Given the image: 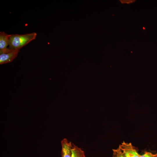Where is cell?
Wrapping results in <instances>:
<instances>
[{"label": "cell", "mask_w": 157, "mask_h": 157, "mask_svg": "<svg viewBox=\"0 0 157 157\" xmlns=\"http://www.w3.org/2000/svg\"><path fill=\"white\" fill-rule=\"evenodd\" d=\"M37 33L33 32L23 35L11 34L9 38V47L10 49L19 50L31 41L35 40Z\"/></svg>", "instance_id": "cell-1"}, {"label": "cell", "mask_w": 157, "mask_h": 157, "mask_svg": "<svg viewBox=\"0 0 157 157\" xmlns=\"http://www.w3.org/2000/svg\"><path fill=\"white\" fill-rule=\"evenodd\" d=\"M125 157H140L138 149L131 142L123 141L119 147Z\"/></svg>", "instance_id": "cell-2"}, {"label": "cell", "mask_w": 157, "mask_h": 157, "mask_svg": "<svg viewBox=\"0 0 157 157\" xmlns=\"http://www.w3.org/2000/svg\"><path fill=\"white\" fill-rule=\"evenodd\" d=\"M19 50L10 49L4 53L0 54V64L10 63L17 56Z\"/></svg>", "instance_id": "cell-3"}, {"label": "cell", "mask_w": 157, "mask_h": 157, "mask_svg": "<svg viewBox=\"0 0 157 157\" xmlns=\"http://www.w3.org/2000/svg\"><path fill=\"white\" fill-rule=\"evenodd\" d=\"M61 143L62 146L61 157H71L72 144L65 138L62 140Z\"/></svg>", "instance_id": "cell-4"}, {"label": "cell", "mask_w": 157, "mask_h": 157, "mask_svg": "<svg viewBox=\"0 0 157 157\" xmlns=\"http://www.w3.org/2000/svg\"><path fill=\"white\" fill-rule=\"evenodd\" d=\"M10 35L7 34L4 31L0 32V54L3 53L8 49L9 38Z\"/></svg>", "instance_id": "cell-5"}, {"label": "cell", "mask_w": 157, "mask_h": 157, "mask_svg": "<svg viewBox=\"0 0 157 157\" xmlns=\"http://www.w3.org/2000/svg\"><path fill=\"white\" fill-rule=\"evenodd\" d=\"M71 157H85V153L81 148L72 144Z\"/></svg>", "instance_id": "cell-6"}, {"label": "cell", "mask_w": 157, "mask_h": 157, "mask_svg": "<svg viewBox=\"0 0 157 157\" xmlns=\"http://www.w3.org/2000/svg\"><path fill=\"white\" fill-rule=\"evenodd\" d=\"M113 157H125L119 147L117 149H113Z\"/></svg>", "instance_id": "cell-7"}, {"label": "cell", "mask_w": 157, "mask_h": 157, "mask_svg": "<svg viewBox=\"0 0 157 157\" xmlns=\"http://www.w3.org/2000/svg\"><path fill=\"white\" fill-rule=\"evenodd\" d=\"M140 157H157V153L154 154L149 152L145 151L143 154L140 155Z\"/></svg>", "instance_id": "cell-8"}]
</instances>
